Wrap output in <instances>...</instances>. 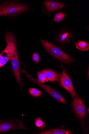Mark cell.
<instances>
[{"instance_id":"cell-7","label":"cell","mask_w":89,"mask_h":134,"mask_svg":"<svg viewBox=\"0 0 89 134\" xmlns=\"http://www.w3.org/2000/svg\"><path fill=\"white\" fill-rule=\"evenodd\" d=\"M59 80L61 86L70 93L73 99L78 96L73 87L71 80L66 70H62Z\"/></svg>"},{"instance_id":"cell-16","label":"cell","mask_w":89,"mask_h":134,"mask_svg":"<svg viewBox=\"0 0 89 134\" xmlns=\"http://www.w3.org/2000/svg\"><path fill=\"white\" fill-rule=\"evenodd\" d=\"M29 90L30 94L34 97H39L42 94L41 91L35 88H29Z\"/></svg>"},{"instance_id":"cell-4","label":"cell","mask_w":89,"mask_h":134,"mask_svg":"<svg viewBox=\"0 0 89 134\" xmlns=\"http://www.w3.org/2000/svg\"><path fill=\"white\" fill-rule=\"evenodd\" d=\"M75 32L67 26L59 29L55 35V40L61 47L73 44L75 40Z\"/></svg>"},{"instance_id":"cell-5","label":"cell","mask_w":89,"mask_h":134,"mask_svg":"<svg viewBox=\"0 0 89 134\" xmlns=\"http://www.w3.org/2000/svg\"><path fill=\"white\" fill-rule=\"evenodd\" d=\"M22 72L32 82L39 85L50 95L58 102L63 104H66L67 102L65 99L58 92L55 90L51 87L43 84L38 81L35 78L32 77L26 71L22 70Z\"/></svg>"},{"instance_id":"cell-18","label":"cell","mask_w":89,"mask_h":134,"mask_svg":"<svg viewBox=\"0 0 89 134\" xmlns=\"http://www.w3.org/2000/svg\"><path fill=\"white\" fill-rule=\"evenodd\" d=\"M32 59L33 61L36 64H39L40 61V59L39 54L37 52L34 53L32 55Z\"/></svg>"},{"instance_id":"cell-9","label":"cell","mask_w":89,"mask_h":134,"mask_svg":"<svg viewBox=\"0 0 89 134\" xmlns=\"http://www.w3.org/2000/svg\"><path fill=\"white\" fill-rule=\"evenodd\" d=\"M11 68L17 82L19 85L21 83L20 65L17 48L14 51L10 58Z\"/></svg>"},{"instance_id":"cell-2","label":"cell","mask_w":89,"mask_h":134,"mask_svg":"<svg viewBox=\"0 0 89 134\" xmlns=\"http://www.w3.org/2000/svg\"><path fill=\"white\" fill-rule=\"evenodd\" d=\"M41 42L47 52L60 62L66 64L73 62L71 56L52 43L44 40H41Z\"/></svg>"},{"instance_id":"cell-17","label":"cell","mask_w":89,"mask_h":134,"mask_svg":"<svg viewBox=\"0 0 89 134\" xmlns=\"http://www.w3.org/2000/svg\"><path fill=\"white\" fill-rule=\"evenodd\" d=\"M45 123L42 121L41 118L39 117L36 119L35 124L36 126L41 129L45 126H46V125H45Z\"/></svg>"},{"instance_id":"cell-14","label":"cell","mask_w":89,"mask_h":134,"mask_svg":"<svg viewBox=\"0 0 89 134\" xmlns=\"http://www.w3.org/2000/svg\"><path fill=\"white\" fill-rule=\"evenodd\" d=\"M66 16V14L64 12H58L54 16V20L57 23H59L64 20Z\"/></svg>"},{"instance_id":"cell-3","label":"cell","mask_w":89,"mask_h":134,"mask_svg":"<svg viewBox=\"0 0 89 134\" xmlns=\"http://www.w3.org/2000/svg\"><path fill=\"white\" fill-rule=\"evenodd\" d=\"M4 38L7 46L0 54V68L5 65L10 59L14 51L17 48L16 39L13 33L9 31L5 32Z\"/></svg>"},{"instance_id":"cell-13","label":"cell","mask_w":89,"mask_h":134,"mask_svg":"<svg viewBox=\"0 0 89 134\" xmlns=\"http://www.w3.org/2000/svg\"><path fill=\"white\" fill-rule=\"evenodd\" d=\"M76 48L80 50L85 52L89 49V44L86 42L79 40L75 43Z\"/></svg>"},{"instance_id":"cell-12","label":"cell","mask_w":89,"mask_h":134,"mask_svg":"<svg viewBox=\"0 0 89 134\" xmlns=\"http://www.w3.org/2000/svg\"><path fill=\"white\" fill-rule=\"evenodd\" d=\"M74 133L69 131L61 129L50 130L42 132L41 134H71Z\"/></svg>"},{"instance_id":"cell-10","label":"cell","mask_w":89,"mask_h":134,"mask_svg":"<svg viewBox=\"0 0 89 134\" xmlns=\"http://www.w3.org/2000/svg\"><path fill=\"white\" fill-rule=\"evenodd\" d=\"M19 129H28L25 127V124L19 120H17L16 123L7 121L0 123V132Z\"/></svg>"},{"instance_id":"cell-1","label":"cell","mask_w":89,"mask_h":134,"mask_svg":"<svg viewBox=\"0 0 89 134\" xmlns=\"http://www.w3.org/2000/svg\"><path fill=\"white\" fill-rule=\"evenodd\" d=\"M31 4L16 0L0 1V18L13 19L32 11Z\"/></svg>"},{"instance_id":"cell-6","label":"cell","mask_w":89,"mask_h":134,"mask_svg":"<svg viewBox=\"0 0 89 134\" xmlns=\"http://www.w3.org/2000/svg\"><path fill=\"white\" fill-rule=\"evenodd\" d=\"M67 6L58 1L44 0L43 1L42 12L46 15L50 16L55 12L64 8Z\"/></svg>"},{"instance_id":"cell-8","label":"cell","mask_w":89,"mask_h":134,"mask_svg":"<svg viewBox=\"0 0 89 134\" xmlns=\"http://www.w3.org/2000/svg\"><path fill=\"white\" fill-rule=\"evenodd\" d=\"M72 106L76 116L84 120L86 116V109L83 100L78 96L73 99Z\"/></svg>"},{"instance_id":"cell-11","label":"cell","mask_w":89,"mask_h":134,"mask_svg":"<svg viewBox=\"0 0 89 134\" xmlns=\"http://www.w3.org/2000/svg\"><path fill=\"white\" fill-rule=\"evenodd\" d=\"M43 71L46 76L47 82H54L58 81L59 75L57 72L49 69H44Z\"/></svg>"},{"instance_id":"cell-15","label":"cell","mask_w":89,"mask_h":134,"mask_svg":"<svg viewBox=\"0 0 89 134\" xmlns=\"http://www.w3.org/2000/svg\"><path fill=\"white\" fill-rule=\"evenodd\" d=\"M38 78L37 81L42 83H45L47 81V78L45 73L43 70L38 72L37 74Z\"/></svg>"}]
</instances>
